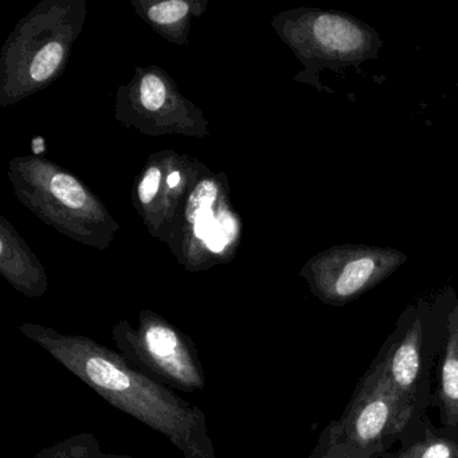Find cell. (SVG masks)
I'll use <instances>...</instances> for the list:
<instances>
[{
	"mask_svg": "<svg viewBox=\"0 0 458 458\" xmlns=\"http://www.w3.org/2000/svg\"><path fill=\"white\" fill-rule=\"evenodd\" d=\"M415 420L414 410L399 398L375 359L342 417L324 428L310 458H383Z\"/></svg>",
	"mask_w": 458,
	"mask_h": 458,
	"instance_id": "1",
	"label": "cell"
},
{
	"mask_svg": "<svg viewBox=\"0 0 458 458\" xmlns=\"http://www.w3.org/2000/svg\"><path fill=\"white\" fill-rule=\"evenodd\" d=\"M449 296L446 291L434 302L420 300L409 305L375 358L391 387L412 407L418 420L434 401L431 374L446 331Z\"/></svg>",
	"mask_w": 458,
	"mask_h": 458,
	"instance_id": "2",
	"label": "cell"
},
{
	"mask_svg": "<svg viewBox=\"0 0 458 458\" xmlns=\"http://www.w3.org/2000/svg\"><path fill=\"white\" fill-rule=\"evenodd\" d=\"M406 261L398 249L345 243L313 257L304 273L318 300L344 307L387 280Z\"/></svg>",
	"mask_w": 458,
	"mask_h": 458,
	"instance_id": "3",
	"label": "cell"
},
{
	"mask_svg": "<svg viewBox=\"0 0 458 458\" xmlns=\"http://www.w3.org/2000/svg\"><path fill=\"white\" fill-rule=\"evenodd\" d=\"M297 47L316 76L321 69L351 68L379 57L383 41L372 26L337 10H307L300 15Z\"/></svg>",
	"mask_w": 458,
	"mask_h": 458,
	"instance_id": "4",
	"label": "cell"
},
{
	"mask_svg": "<svg viewBox=\"0 0 458 458\" xmlns=\"http://www.w3.org/2000/svg\"><path fill=\"white\" fill-rule=\"evenodd\" d=\"M437 372L438 387L434 401L439 410V428L458 439V297L452 289Z\"/></svg>",
	"mask_w": 458,
	"mask_h": 458,
	"instance_id": "5",
	"label": "cell"
},
{
	"mask_svg": "<svg viewBox=\"0 0 458 458\" xmlns=\"http://www.w3.org/2000/svg\"><path fill=\"white\" fill-rule=\"evenodd\" d=\"M388 458H458V439L437 428L423 415L410 423L399 447Z\"/></svg>",
	"mask_w": 458,
	"mask_h": 458,
	"instance_id": "6",
	"label": "cell"
},
{
	"mask_svg": "<svg viewBox=\"0 0 458 458\" xmlns=\"http://www.w3.org/2000/svg\"><path fill=\"white\" fill-rule=\"evenodd\" d=\"M55 197L69 208H82L87 203L88 197L81 184L66 174H57L50 183Z\"/></svg>",
	"mask_w": 458,
	"mask_h": 458,
	"instance_id": "7",
	"label": "cell"
},
{
	"mask_svg": "<svg viewBox=\"0 0 458 458\" xmlns=\"http://www.w3.org/2000/svg\"><path fill=\"white\" fill-rule=\"evenodd\" d=\"M64 57L63 45L58 42H50L47 44L41 52L34 58L31 64L30 74L33 80L41 82L44 80L49 79L55 69L60 65Z\"/></svg>",
	"mask_w": 458,
	"mask_h": 458,
	"instance_id": "8",
	"label": "cell"
},
{
	"mask_svg": "<svg viewBox=\"0 0 458 458\" xmlns=\"http://www.w3.org/2000/svg\"><path fill=\"white\" fill-rule=\"evenodd\" d=\"M216 192H218V189L214 182L205 181L198 184L197 189L192 191L189 206H187V219L191 224H195L199 216L213 213L211 206L216 202Z\"/></svg>",
	"mask_w": 458,
	"mask_h": 458,
	"instance_id": "9",
	"label": "cell"
},
{
	"mask_svg": "<svg viewBox=\"0 0 458 458\" xmlns=\"http://www.w3.org/2000/svg\"><path fill=\"white\" fill-rule=\"evenodd\" d=\"M147 345L152 355L157 359L174 358L178 347V339L171 329L165 327H152L147 332Z\"/></svg>",
	"mask_w": 458,
	"mask_h": 458,
	"instance_id": "10",
	"label": "cell"
},
{
	"mask_svg": "<svg viewBox=\"0 0 458 458\" xmlns=\"http://www.w3.org/2000/svg\"><path fill=\"white\" fill-rule=\"evenodd\" d=\"M189 13V4L182 0H168L149 9L148 17L157 25H171L183 20Z\"/></svg>",
	"mask_w": 458,
	"mask_h": 458,
	"instance_id": "11",
	"label": "cell"
},
{
	"mask_svg": "<svg viewBox=\"0 0 458 458\" xmlns=\"http://www.w3.org/2000/svg\"><path fill=\"white\" fill-rule=\"evenodd\" d=\"M141 103L148 111H157L165 101V87L162 80L154 74L144 77L140 87Z\"/></svg>",
	"mask_w": 458,
	"mask_h": 458,
	"instance_id": "12",
	"label": "cell"
},
{
	"mask_svg": "<svg viewBox=\"0 0 458 458\" xmlns=\"http://www.w3.org/2000/svg\"><path fill=\"white\" fill-rule=\"evenodd\" d=\"M160 179H162V173L159 168L152 167L147 171L146 176L139 186V197L144 205H148L154 199L159 190Z\"/></svg>",
	"mask_w": 458,
	"mask_h": 458,
	"instance_id": "13",
	"label": "cell"
},
{
	"mask_svg": "<svg viewBox=\"0 0 458 458\" xmlns=\"http://www.w3.org/2000/svg\"><path fill=\"white\" fill-rule=\"evenodd\" d=\"M216 222H218L219 227H221L225 240L229 243L235 235L234 221H233L232 216H230L229 214H222V216L216 219Z\"/></svg>",
	"mask_w": 458,
	"mask_h": 458,
	"instance_id": "14",
	"label": "cell"
},
{
	"mask_svg": "<svg viewBox=\"0 0 458 458\" xmlns=\"http://www.w3.org/2000/svg\"><path fill=\"white\" fill-rule=\"evenodd\" d=\"M31 147H33V151L36 152V154H41V152L45 151L44 139L37 138L36 140H33Z\"/></svg>",
	"mask_w": 458,
	"mask_h": 458,
	"instance_id": "15",
	"label": "cell"
},
{
	"mask_svg": "<svg viewBox=\"0 0 458 458\" xmlns=\"http://www.w3.org/2000/svg\"><path fill=\"white\" fill-rule=\"evenodd\" d=\"M179 182H181V175H179V173H173L168 175L167 184L171 189H175V187L178 186Z\"/></svg>",
	"mask_w": 458,
	"mask_h": 458,
	"instance_id": "16",
	"label": "cell"
},
{
	"mask_svg": "<svg viewBox=\"0 0 458 458\" xmlns=\"http://www.w3.org/2000/svg\"><path fill=\"white\" fill-rule=\"evenodd\" d=\"M383 458H388V455H385V457H383Z\"/></svg>",
	"mask_w": 458,
	"mask_h": 458,
	"instance_id": "17",
	"label": "cell"
}]
</instances>
